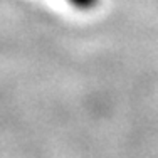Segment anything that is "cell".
Segmentation results:
<instances>
[{"instance_id": "1", "label": "cell", "mask_w": 158, "mask_h": 158, "mask_svg": "<svg viewBox=\"0 0 158 158\" xmlns=\"http://www.w3.org/2000/svg\"><path fill=\"white\" fill-rule=\"evenodd\" d=\"M77 10H93L99 3V0H67Z\"/></svg>"}]
</instances>
